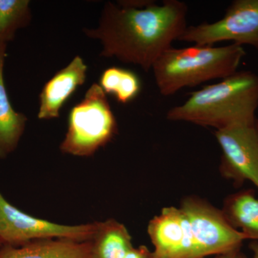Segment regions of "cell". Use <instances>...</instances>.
Here are the masks:
<instances>
[{"mask_svg": "<svg viewBox=\"0 0 258 258\" xmlns=\"http://www.w3.org/2000/svg\"><path fill=\"white\" fill-rule=\"evenodd\" d=\"M245 55L243 47L235 43L221 47H171L158 59L152 71L161 94L172 96L181 88L232 76Z\"/></svg>", "mask_w": 258, "mask_h": 258, "instance_id": "3957f363", "label": "cell"}, {"mask_svg": "<svg viewBox=\"0 0 258 258\" xmlns=\"http://www.w3.org/2000/svg\"><path fill=\"white\" fill-rule=\"evenodd\" d=\"M249 248L252 250L253 253V257L258 258V242L257 241H253L249 244Z\"/></svg>", "mask_w": 258, "mask_h": 258, "instance_id": "d6986e66", "label": "cell"}, {"mask_svg": "<svg viewBox=\"0 0 258 258\" xmlns=\"http://www.w3.org/2000/svg\"><path fill=\"white\" fill-rule=\"evenodd\" d=\"M116 119L106 93L93 83L82 101L73 107L61 152L76 157H91L114 138Z\"/></svg>", "mask_w": 258, "mask_h": 258, "instance_id": "277c9868", "label": "cell"}, {"mask_svg": "<svg viewBox=\"0 0 258 258\" xmlns=\"http://www.w3.org/2000/svg\"><path fill=\"white\" fill-rule=\"evenodd\" d=\"M257 108L258 76L250 71H237L191 93L183 104L168 111L166 119L221 130L256 121Z\"/></svg>", "mask_w": 258, "mask_h": 258, "instance_id": "7a4b0ae2", "label": "cell"}, {"mask_svg": "<svg viewBox=\"0 0 258 258\" xmlns=\"http://www.w3.org/2000/svg\"><path fill=\"white\" fill-rule=\"evenodd\" d=\"M147 232L154 247L152 258H198L189 222L181 209L163 208L149 221Z\"/></svg>", "mask_w": 258, "mask_h": 258, "instance_id": "9c48e42d", "label": "cell"}, {"mask_svg": "<svg viewBox=\"0 0 258 258\" xmlns=\"http://www.w3.org/2000/svg\"><path fill=\"white\" fill-rule=\"evenodd\" d=\"M106 94H111L120 103L125 104L137 98L142 89L140 79L133 71L118 67L108 68L99 80Z\"/></svg>", "mask_w": 258, "mask_h": 258, "instance_id": "9a60e30c", "label": "cell"}, {"mask_svg": "<svg viewBox=\"0 0 258 258\" xmlns=\"http://www.w3.org/2000/svg\"><path fill=\"white\" fill-rule=\"evenodd\" d=\"M122 258H152V252L147 246L141 245L129 249Z\"/></svg>", "mask_w": 258, "mask_h": 258, "instance_id": "e0dca14e", "label": "cell"}, {"mask_svg": "<svg viewBox=\"0 0 258 258\" xmlns=\"http://www.w3.org/2000/svg\"><path fill=\"white\" fill-rule=\"evenodd\" d=\"M180 209L187 218L198 258L240 249L245 236L229 223L222 210L205 200L188 197Z\"/></svg>", "mask_w": 258, "mask_h": 258, "instance_id": "8992f818", "label": "cell"}, {"mask_svg": "<svg viewBox=\"0 0 258 258\" xmlns=\"http://www.w3.org/2000/svg\"><path fill=\"white\" fill-rule=\"evenodd\" d=\"M7 45H0V159H6L18 147L28 118L15 111L10 103L4 81Z\"/></svg>", "mask_w": 258, "mask_h": 258, "instance_id": "7c38bea8", "label": "cell"}, {"mask_svg": "<svg viewBox=\"0 0 258 258\" xmlns=\"http://www.w3.org/2000/svg\"><path fill=\"white\" fill-rule=\"evenodd\" d=\"M29 0H0V45L13 41L20 29L28 26L32 14Z\"/></svg>", "mask_w": 258, "mask_h": 258, "instance_id": "2e32d148", "label": "cell"}, {"mask_svg": "<svg viewBox=\"0 0 258 258\" xmlns=\"http://www.w3.org/2000/svg\"><path fill=\"white\" fill-rule=\"evenodd\" d=\"M178 40L211 46L232 41L258 50V0L232 2L223 18L215 23L187 26Z\"/></svg>", "mask_w": 258, "mask_h": 258, "instance_id": "52a82bcc", "label": "cell"}, {"mask_svg": "<svg viewBox=\"0 0 258 258\" xmlns=\"http://www.w3.org/2000/svg\"><path fill=\"white\" fill-rule=\"evenodd\" d=\"M3 245H4V244L0 240V251H1V249L3 248Z\"/></svg>", "mask_w": 258, "mask_h": 258, "instance_id": "ffe728a7", "label": "cell"}, {"mask_svg": "<svg viewBox=\"0 0 258 258\" xmlns=\"http://www.w3.org/2000/svg\"><path fill=\"white\" fill-rule=\"evenodd\" d=\"M187 5L179 0H164L161 5L150 0L107 2L97 28L83 32L101 42V56L148 72L187 28Z\"/></svg>", "mask_w": 258, "mask_h": 258, "instance_id": "6da1fadb", "label": "cell"}, {"mask_svg": "<svg viewBox=\"0 0 258 258\" xmlns=\"http://www.w3.org/2000/svg\"><path fill=\"white\" fill-rule=\"evenodd\" d=\"M224 216L247 240L258 242V198L252 189L229 195L222 209Z\"/></svg>", "mask_w": 258, "mask_h": 258, "instance_id": "4fadbf2b", "label": "cell"}, {"mask_svg": "<svg viewBox=\"0 0 258 258\" xmlns=\"http://www.w3.org/2000/svg\"><path fill=\"white\" fill-rule=\"evenodd\" d=\"M222 156L220 173L237 186L248 181L258 189V119L215 132Z\"/></svg>", "mask_w": 258, "mask_h": 258, "instance_id": "ba28073f", "label": "cell"}, {"mask_svg": "<svg viewBox=\"0 0 258 258\" xmlns=\"http://www.w3.org/2000/svg\"><path fill=\"white\" fill-rule=\"evenodd\" d=\"M91 242L93 258H122L134 247L128 230L114 219L98 222Z\"/></svg>", "mask_w": 258, "mask_h": 258, "instance_id": "5bb4252c", "label": "cell"}, {"mask_svg": "<svg viewBox=\"0 0 258 258\" xmlns=\"http://www.w3.org/2000/svg\"><path fill=\"white\" fill-rule=\"evenodd\" d=\"M87 70L88 66L82 57L76 56L66 67L57 71L44 85L39 96V119H52L60 116L64 103L86 81Z\"/></svg>", "mask_w": 258, "mask_h": 258, "instance_id": "30bf717a", "label": "cell"}, {"mask_svg": "<svg viewBox=\"0 0 258 258\" xmlns=\"http://www.w3.org/2000/svg\"><path fill=\"white\" fill-rule=\"evenodd\" d=\"M97 226L98 222L61 225L32 216L15 208L0 192V240L4 244L20 246L47 239L88 242L92 240Z\"/></svg>", "mask_w": 258, "mask_h": 258, "instance_id": "5b68a950", "label": "cell"}, {"mask_svg": "<svg viewBox=\"0 0 258 258\" xmlns=\"http://www.w3.org/2000/svg\"><path fill=\"white\" fill-rule=\"evenodd\" d=\"M215 258H248L244 253L241 252L240 249L231 251L226 253L218 254Z\"/></svg>", "mask_w": 258, "mask_h": 258, "instance_id": "ac0fdd59", "label": "cell"}, {"mask_svg": "<svg viewBox=\"0 0 258 258\" xmlns=\"http://www.w3.org/2000/svg\"><path fill=\"white\" fill-rule=\"evenodd\" d=\"M0 258H93L92 247L91 241L47 239L20 246L4 244Z\"/></svg>", "mask_w": 258, "mask_h": 258, "instance_id": "8fae6325", "label": "cell"}]
</instances>
